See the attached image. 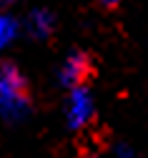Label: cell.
<instances>
[{
	"instance_id": "obj_6",
	"label": "cell",
	"mask_w": 148,
	"mask_h": 158,
	"mask_svg": "<svg viewBox=\"0 0 148 158\" xmlns=\"http://www.w3.org/2000/svg\"><path fill=\"white\" fill-rule=\"evenodd\" d=\"M121 3H123V0H98V5H103V8H116Z\"/></svg>"
},
{
	"instance_id": "obj_7",
	"label": "cell",
	"mask_w": 148,
	"mask_h": 158,
	"mask_svg": "<svg viewBox=\"0 0 148 158\" xmlns=\"http://www.w3.org/2000/svg\"><path fill=\"white\" fill-rule=\"evenodd\" d=\"M8 3H13V0H0V5H8Z\"/></svg>"
},
{
	"instance_id": "obj_4",
	"label": "cell",
	"mask_w": 148,
	"mask_h": 158,
	"mask_svg": "<svg viewBox=\"0 0 148 158\" xmlns=\"http://www.w3.org/2000/svg\"><path fill=\"white\" fill-rule=\"evenodd\" d=\"M28 30H30V35H35V38H48L50 30H53V18H50V13H45V10L33 13L30 20H28Z\"/></svg>"
},
{
	"instance_id": "obj_5",
	"label": "cell",
	"mask_w": 148,
	"mask_h": 158,
	"mask_svg": "<svg viewBox=\"0 0 148 158\" xmlns=\"http://www.w3.org/2000/svg\"><path fill=\"white\" fill-rule=\"evenodd\" d=\"M15 33H18V23L13 18H8V15H0V48L8 45L15 38Z\"/></svg>"
},
{
	"instance_id": "obj_2",
	"label": "cell",
	"mask_w": 148,
	"mask_h": 158,
	"mask_svg": "<svg viewBox=\"0 0 148 158\" xmlns=\"http://www.w3.org/2000/svg\"><path fill=\"white\" fill-rule=\"evenodd\" d=\"M91 70H93V65H91V58L86 53H70L68 60L60 68V81L68 88H78L88 81Z\"/></svg>"
},
{
	"instance_id": "obj_1",
	"label": "cell",
	"mask_w": 148,
	"mask_h": 158,
	"mask_svg": "<svg viewBox=\"0 0 148 158\" xmlns=\"http://www.w3.org/2000/svg\"><path fill=\"white\" fill-rule=\"evenodd\" d=\"M25 81L20 75L18 68H13L10 63L0 65V110L13 113L20 106H25Z\"/></svg>"
},
{
	"instance_id": "obj_3",
	"label": "cell",
	"mask_w": 148,
	"mask_h": 158,
	"mask_svg": "<svg viewBox=\"0 0 148 158\" xmlns=\"http://www.w3.org/2000/svg\"><path fill=\"white\" fill-rule=\"evenodd\" d=\"M93 115V103H91V95L88 90L78 85V88H70V101H68V121L73 128H80L91 121Z\"/></svg>"
}]
</instances>
